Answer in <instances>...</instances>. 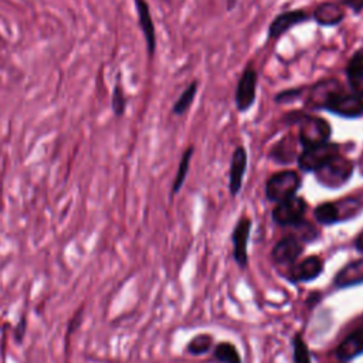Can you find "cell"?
I'll list each match as a JSON object with an SVG mask.
<instances>
[{
  "mask_svg": "<svg viewBox=\"0 0 363 363\" xmlns=\"http://www.w3.org/2000/svg\"><path fill=\"white\" fill-rule=\"evenodd\" d=\"M321 110L342 118H360L363 115V98L353 93H345L340 85L326 97Z\"/></svg>",
  "mask_w": 363,
  "mask_h": 363,
  "instance_id": "7a4b0ae2",
  "label": "cell"
},
{
  "mask_svg": "<svg viewBox=\"0 0 363 363\" xmlns=\"http://www.w3.org/2000/svg\"><path fill=\"white\" fill-rule=\"evenodd\" d=\"M363 283V258L345 265L335 277V286L339 288L352 287Z\"/></svg>",
  "mask_w": 363,
  "mask_h": 363,
  "instance_id": "e0dca14e",
  "label": "cell"
},
{
  "mask_svg": "<svg viewBox=\"0 0 363 363\" xmlns=\"http://www.w3.org/2000/svg\"><path fill=\"white\" fill-rule=\"evenodd\" d=\"M135 8H136V13H138L139 27L145 37L148 54H149V57H153V54L156 51V34H155V25H153V19H152V15L149 11V5L146 4V0H135Z\"/></svg>",
  "mask_w": 363,
  "mask_h": 363,
  "instance_id": "9c48e42d",
  "label": "cell"
},
{
  "mask_svg": "<svg viewBox=\"0 0 363 363\" xmlns=\"http://www.w3.org/2000/svg\"><path fill=\"white\" fill-rule=\"evenodd\" d=\"M315 219L322 224H333L339 222V213L335 202L322 203L315 209Z\"/></svg>",
  "mask_w": 363,
  "mask_h": 363,
  "instance_id": "ffe728a7",
  "label": "cell"
},
{
  "mask_svg": "<svg viewBox=\"0 0 363 363\" xmlns=\"http://www.w3.org/2000/svg\"><path fill=\"white\" fill-rule=\"evenodd\" d=\"M271 158H274L277 162H283V163L291 162L295 158V142L293 136H287L281 139L277 144V146L272 149Z\"/></svg>",
  "mask_w": 363,
  "mask_h": 363,
  "instance_id": "d6986e66",
  "label": "cell"
},
{
  "mask_svg": "<svg viewBox=\"0 0 363 363\" xmlns=\"http://www.w3.org/2000/svg\"><path fill=\"white\" fill-rule=\"evenodd\" d=\"M247 169V152L243 146H238L231 158L230 166V193L237 195L243 185V176Z\"/></svg>",
  "mask_w": 363,
  "mask_h": 363,
  "instance_id": "4fadbf2b",
  "label": "cell"
},
{
  "mask_svg": "<svg viewBox=\"0 0 363 363\" xmlns=\"http://www.w3.org/2000/svg\"><path fill=\"white\" fill-rule=\"evenodd\" d=\"M304 251V241L295 236H288L280 240L272 248V258L279 264H293Z\"/></svg>",
  "mask_w": 363,
  "mask_h": 363,
  "instance_id": "30bf717a",
  "label": "cell"
},
{
  "mask_svg": "<svg viewBox=\"0 0 363 363\" xmlns=\"http://www.w3.org/2000/svg\"><path fill=\"white\" fill-rule=\"evenodd\" d=\"M293 345H294V362L311 363V355H310L308 346L300 333L293 339Z\"/></svg>",
  "mask_w": 363,
  "mask_h": 363,
  "instance_id": "484cf974",
  "label": "cell"
},
{
  "mask_svg": "<svg viewBox=\"0 0 363 363\" xmlns=\"http://www.w3.org/2000/svg\"><path fill=\"white\" fill-rule=\"evenodd\" d=\"M338 213H339V222L353 217L359 212V200L355 198H345L339 202H335Z\"/></svg>",
  "mask_w": 363,
  "mask_h": 363,
  "instance_id": "cb8c5ba5",
  "label": "cell"
},
{
  "mask_svg": "<svg viewBox=\"0 0 363 363\" xmlns=\"http://www.w3.org/2000/svg\"><path fill=\"white\" fill-rule=\"evenodd\" d=\"M363 353V326L346 336L336 349V356L340 360H352Z\"/></svg>",
  "mask_w": 363,
  "mask_h": 363,
  "instance_id": "2e32d148",
  "label": "cell"
},
{
  "mask_svg": "<svg viewBox=\"0 0 363 363\" xmlns=\"http://www.w3.org/2000/svg\"><path fill=\"white\" fill-rule=\"evenodd\" d=\"M125 110H127V97L118 75V81L114 85V91H113V111L115 117L121 118L125 114Z\"/></svg>",
  "mask_w": 363,
  "mask_h": 363,
  "instance_id": "603a6c76",
  "label": "cell"
},
{
  "mask_svg": "<svg viewBox=\"0 0 363 363\" xmlns=\"http://www.w3.org/2000/svg\"><path fill=\"white\" fill-rule=\"evenodd\" d=\"M212 343H213V338L208 333H202L191 340L188 349L192 355H203L212 348Z\"/></svg>",
  "mask_w": 363,
  "mask_h": 363,
  "instance_id": "d4e9b609",
  "label": "cell"
},
{
  "mask_svg": "<svg viewBox=\"0 0 363 363\" xmlns=\"http://www.w3.org/2000/svg\"><path fill=\"white\" fill-rule=\"evenodd\" d=\"M297 114V122L300 124V142L304 148L321 145L329 142L332 128L329 122L319 117H311L305 114Z\"/></svg>",
  "mask_w": 363,
  "mask_h": 363,
  "instance_id": "3957f363",
  "label": "cell"
},
{
  "mask_svg": "<svg viewBox=\"0 0 363 363\" xmlns=\"http://www.w3.org/2000/svg\"><path fill=\"white\" fill-rule=\"evenodd\" d=\"M312 19L324 27H333L338 26L345 19V12L340 8V5L326 2L319 5L312 15Z\"/></svg>",
  "mask_w": 363,
  "mask_h": 363,
  "instance_id": "9a60e30c",
  "label": "cell"
},
{
  "mask_svg": "<svg viewBox=\"0 0 363 363\" xmlns=\"http://www.w3.org/2000/svg\"><path fill=\"white\" fill-rule=\"evenodd\" d=\"M338 153L339 146L331 142L304 148L302 153L298 156V166L304 172H315Z\"/></svg>",
  "mask_w": 363,
  "mask_h": 363,
  "instance_id": "5b68a950",
  "label": "cell"
},
{
  "mask_svg": "<svg viewBox=\"0 0 363 363\" xmlns=\"http://www.w3.org/2000/svg\"><path fill=\"white\" fill-rule=\"evenodd\" d=\"M192 155H193V148H189V149H186V152L184 153V158H182V160H180V165H179V169H177V173H176V179H174V184H173V193L179 192L182 185H184V182H185L186 174H188V170H189Z\"/></svg>",
  "mask_w": 363,
  "mask_h": 363,
  "instance_id": "7402d4cb",
  "label": "cell"
},
{
  "mask_svg": "<svg viewBox=\"0 0 363 363\" xmlns=\"http://www.w3.org/2000/svg\"><path fill=\"white\" fill-rule=\"evenodd\" d=\"M234 6H236V0H229V9H231Z\"/></svg>",
  "mask_w": 363,
  "mask_h": 363,
  "instance_id": "1f68e13d",
  "label": "cell"
},
{
  "mask_svg": "<svg viewBox=\"0 0 363 363\" xmlns=\"http://www.w3.org/2000/svg\"><path fill=\"white\" fill-rule=\"evenodd\" d=\"M198 81H193L189 84V87L184 91V94H182L177 101L173 104V108H172V113L174 115H184L193 104L195 101V97L198 94Z\"/></svg>",
  "mask_w": 363,
  "mask_h": 363,
  "instance_id": "ac0fdd59",
  "label": "cell"
},
{
  "mask_svg": "<svg viewBox=\"0 0 363 363\" xmlns=\"http://www.w3.org/2000/svg\"><path fill=\"white\" fill-rule=\"evenodd\" d=\"M356 248L363 253V231H362V233L357 236V238H356Z\"/></svg>",
  "mask_w": 363,
  "mask_h": 363,
  "instance_id": "f546056e",
  "label": "cell"
},
{
  "mask_svg": "<svg viewBox=\"0 0 363 363\" xmlns=\"http://www.w3.org/2000/svg\"><path fill=\"white\" fill-rule=\"evenodd\" d=\"M346 77L352 93L363 98V50L356 51L348 65H346Z\"/></svg>",
  "mask_w": 363,
  "mask_h": 363,
  "instance_id": "5bb4252c",
  "label": "cell"
},
{
  "mask_svg": "<svg viewBox=\"0 0 363 363\" xmlns=\"http://www.w3.org/2000/svg\"><path fill=\"white\" fill-rule=\"evenodd\" d=\"M357 169H359L360 174L363 176V152H362V155H360V158H359V160H357Z\"/></svg>",
  "mask_w": 363,
  "mask_h": 363,
  "instance_id": "4dcf8cb0",
  "label": "cell"
},
{
  "mask_svg": "<svg viewBox=\"0 0 363 363\" xmlns=\"http://www.w3.org/2000/svg\"><path fill=\"white\" fill-rule=\"evenodd\" d=\"M324 271V264L319 257H308L298 262L291 269V280L297 283H307L318 279Z\"/></svg>",
  "mask_w": 363,
  "mask_h": 363,
  "instance_id": "7c38bea8",
  "label": "cell"
},
{
  "mask_svg": "<svg viewBox=\"0 0 363 363\" xmlns=\"http://www.w3.org/2000/svg\"><path fill=\"white\" fill-rule=\"evenodd\" d=\"M251 222L248 217H241L234 227L233 231V243H234V258L238 265H247V244L250 238Z\"/></svg>",
  "mask_w": 363,
  "mask_h": 363,
  "instance_id": "8fae6325",
  "label": "cell"
},
{
  "mask_svg": "<svg viewBox=\"0 0 363 363\" xmlns=\"http://www.w3.org/2000/svg\"><path fill=\"white\" fill-rule=\"evenodd\" d=\"M353 173V163L342 155H336L315 170V176L319 184L329 189H339L349 182Z\"/></svg>",
  "mask_w": 363,
  "mask_h": 363,
  "instance_id": "6da1fadb",
  "label": "cell"
},
{
  "mask_svg": "<svg viewBox=\"0 0 363 363\" xmlns=\"http://www.w3.org/2000/svg\"><path fill=\"white\" fill-rule=\"evenodd\" d=\"M339 5L350 9L355 15H357L363 11V0H340Z\"/></svg>",
  "mask_w": 363,
  "mask_h": 363,
  "instance_id": "f1b7e54d",
  "label": "cell"
},
{
  "mask_svg": "<svg viewBox=\"0 0 363 363\" xmlns=\"http://www.w3.org/2000/svg\"><path fill=\"white\" fill-rule=\"evenodd\" d=\"M307 212V202L301 198H290L277 205L272 212V219L281 226H294L302 220Z\"/></svg>",
  "mask_w": 363,
  "mask_h": 363,
  "instance_id": "52a82bcc",
  "label": "cell"
},
{
  "mask_svg": "<svg viewBox=\"0 0 363 363\" xmlns=\"http://www.w3.org/2000/svg\"><path fill=\"white\" fill-rule=\"evenodd\" d=\"M294 227L297 229L295 237H298L301 241H311V240H315L318 237V230L314 226H311L310 223L304 222V220L294 224Z\"/></svg>",
  "mask_w": 363,
  "mask_h": 363,
  "instance_id": "4316f807",
  "label": "cell"
},
{
  "mask_svg": "<svg viewBox=\"0 0 363 363\" xmlns=\"http://www.w3.org/2000/svg\"><path fill=\"white\" fill-rule=\"evenodd\" d=\"M215 357L222 363H241V357L234 345L229 342L219 343L215 349Z\"/></svg>",
  "mask_w": 363,
  "mask_h": 363,
  "instance_id": "44dd1931",
  "label": "cell"
},
{
  "mask_svg": "<svg viewBox=\"0 0 363 363\" xmlns=\"http://www.w3.org/2000/svg\"><path fill=\"white\" fill-rule=\"evenodd\" d=\"M257 81H258L257 71L251 67L246 68L244 72L241 74L237 84L236 96H234L236 107L240 113H246L253 107L255 101V94H257Z\"/></svg>",
  "mask_w": 363,
  "mask_h": 363,
  "instance_id": "8992f818",
  "label": "cell"
},
{
  "mask_svg": "<svg viewBox=\"0 0 363 363\" xmlns=\"http://www.w3.org/2000/svg\"><path fill=\"white\" fill-rule=\"evenodd\" d=\"M302 93H304V88L286 89V91H281L279 96H276L274 100H276L277 104H287V103H291V101L297 100Z\"/></svg>",
  "mask_w": 363,
  "mask_h": 363,
  "instance_id": "83f0119b",
  "label": "cell"
},
{
  "mask_svg": "<svg viewBox=\"0 0 363 363\" xmlns=\"http://www.w3.org/2000/svg\"><path fill=\"white\" fill-rule=\"evenodd\" d=\"M311 16L305 12V11H291V12H284L281 15H279L277 18H274L269 23L268 27V37L269 39H279L286 32H288L290 29L310 20Z\"/></svg>",
  "mask_w": 363,
  "mask_h": 363,
  "instance_id": "ba28073f",
  "label": "cell"
},
{
  "mask_svg": "<svg viewBox=\"0 0 363 363\" xmlns=\"http://www.w3.org/2000/svg\"><path fill=\"white\" fill-rule=\"evenodd\" d=\"M301 184L300 174L294 170H283L272 174L265 186V195L271 202H283L293 198Z\"/></svg>",
  "mask_w": 363,
  "mask_h": 363,
  "instance_id": "277c9868",
  "label": "cell"
}]
</instances>
